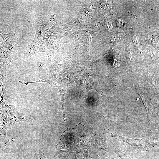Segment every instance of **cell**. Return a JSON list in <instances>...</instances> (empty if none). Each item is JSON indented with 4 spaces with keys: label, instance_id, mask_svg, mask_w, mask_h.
I'll use <instances>...</instances> for the list:
<instances>
[{
    "label": "cell",
    "instance_id": "cell-3",
    "mask_svg": "<svg viewBox=\"0 0 159 159\" xmlns=\"http://www.w3.org/2000/svg\"><path fill=\"white\" fill-rule=\"evenodd\" d=\"M77 84L80 95L81 96H86L91 89L95 90L101 95L103 94L96 78L92 73L86 74L77 81Z\"/></svg>",
    "mask_w": 159,
    "mask_h": 159
},
{
    "label": "cell",
    "instance_id": "cell-4",
    "mask_svg": "<svg viewBox=\"0 0 159 159\" xmlns=\"http://www.w3.org/2000/svg\"><path fill=\"white\" fill-rule=\"evenodd\" d=\"M111 136L116 139L125 142L131 145L139 152L143 153L147 150V146L142 139H135L122 137L119 135L111 133Z\"/></svg>",
    "mask_w": 159,
    "mask_h": 159
},
{
    "label": "cell",
    "instance_id": "cell-7",
    "mask_svg": "<svg viewBox=\"0 0 159 159\" xmlns=\"http://www.w3.org/2000/svg\"><path fill=\"white\" fill-rule=\"evenodd\" d=\"M32 159H47L44 154L40 150L36 153Z\"/></svg>",
    "mask_w": 159,
    "mask_h": 159
},
{
    "label": "cell",
    "instance_id": "cell-1",
    "mask_svg": "<svg viewBox=\"0 0 159 159\" xmlns=\"http://www.w3.org/2000/svg\"><path fill=\"white\" fill-rule=\"evenodd\" d=\"M55 19L54 15L47 16L37 23L34 38L26 48L25 56L30 57L37 53L44 52L47 55L49 60H51L58 47L56 42Z\"/></svg>",
    "mask_w": 159,
    "mask_h": 159
},
{
    "label": "cell",
    "instance_id": "cell-5",
    "mask_svg": "<svg viewBox=\"0 0 159 159\" xmlns=\"http://www.w3.org/2000/svg\"><path fill=\"white\" fill-rule=\"evenodd\" d=\"M140 96L142 99L144 105L146 109L148 115V121H149L151 119V117L152 115L151 107L149 102L144 97L142 93H141L140 94Z\"/></svg>",
    "mask_w": 159,
    "mask_h": 159
},
{
    "label": "cell",
    "instance_id": "cell-6",
    "mask_svg": "<svg viewBox=\"0 0 159 159\" xmlns=\"http://www.w3.org/2000/svg\"><path fill=\"white\" fill-rule=\"evenodd\" d=\"M113 149L115 152L119 156L121 159H131L125 152L115 147H114Z\"/></svg>",
    "mask_w": 159,
    "mask_h": 159
},
{
    "label": "cell",
    "instance_id": "cell-2",
    "mask_svg": "<svg viewBox=\"0 0 159 159\" xmlns=\"http://www.w3.org/2000/svg\"><path fill=\"white\" fill-rule=\"evenodd\" d=\"M15 33L9 31L0 36V84L1 85L6 73V68L10 63L18 47L15 39Z\"/></svg>",
    "mask_w": 159,
    "mask_h": 159
}]
</instances>
